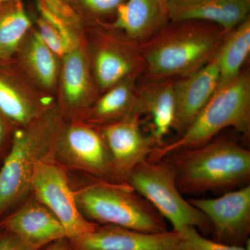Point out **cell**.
<instances>
[{
	"label": "cell",
	"mask_w": 250,
	"mask_h": 250,
	"mask_svg": "<svg viewBox=\"0 0 250 250\" xmlns=\"http://www.w3.org/2000/svg\"><path fill=\"white\" fill-rule=\"evenodd\" d=\"M30 18L21 4L0 16V59L11 57L30 29Z\"/></svg>",
	"instance_id": "603a6c76"
},
{
	"label": "cell",
	"mask_w": 250,
	"mask_h": 250,
	"mask_svg": "<svg viewBox=\"0 0 250 250\" xmlns=\"http://www.w3.org/2000/svg\"><path fill=\"white\" fill-rule=\"evenodd\" d=\"M250 52V18L228 32L214 56L219 70L218 85L236 78Z\"/></svg>",
	"instance_id": "ffe728a7"
},
{
	"label": "cell",
	"mask_w": 250,
	"mask_h": 250,
	"mask_svg": "<svg viewBox=\"0 0 250 250\" xmlns=\"http://www.w3.org/2000/svg\"><path fill=\"white\" fill-rule=\"evenodd\" d=\"M94 42L93 69L95 84L106 91L125 79L145 72L140 45L124 34L99 31Z\"/></svg>",
	"instance_id": "30bf717a"
},
{
	"label": "cell",
	"mask_w": 250,
	"mask_h": 250,
	"mask_svg": "<svg viewBox=\"0 0 250 250\" xmlns=\"http://www.w3.org/2000/svg\"><path fill=\"white\" fill-rule=\"evenodd\" d=\"M228 127L234 128L246 136L250 134V75L247 70L228 83L218 85L180 137L169 144L154 147L148 159L159 161L176 151L200 147Z\"/></svg>",
	"instance_id": "277c9868"
},
{
	"label": "cell",
	"mask_w": 250,
	"mask_h": 250,
	"mask_svg": "<svg viewBox=\"0 0 250 250\" xmlns=\"http://www.w3.org/2000/svg\"><path fill=\"white\" fill-rule=\"evenodd\" d=\"M166 157L175 169L179 190L184 193L228 191L248 185L250 180V152L233 141H210Z\"/></svg>",
	"instance_id": "7a4b0ae2"
},
{
	"label": "cell",
	"mask_w": 250,
	"mask_h": 250,
	"mask_svg": "<svg viewBox=\"0 0 250 250\" xmlns=\"http://www.w3.org/2000/svg\"><path fill=\"white\" fill-rule=\"evenodd\" d=\"M172 22L211 23L229 32L250 17V0H167Z\"/></svg>",
	"instance_id": "4fadbf2b"
},
{
	"label": "cell",
	"mask_w": 250,
	"mask_h": 250,
	"mask_svg": "<svg viewBox=\"0 0 250 250\" xmlns=\"http://www.w3.org/2000/svg\"><path fill=\"white\" fill-rule=\"evenodd\" d=\"M4 125H3L2 122L0 119V146H1V143H2L3 139H4Z\"/></svg>",
	"instance_id": "f1b7e54d"
},
{
	"label": "cell",
	"mask_w": 250,
	"mask_h": 250,
	"mask_svg": "<svg viewBox=\"0 0 250 250\" xmlns=\"http://www.w3.org/2000/svg\"><path fill=\"white\" fill-rule=\"evenodd\" d=\"M72 10L98 18L116 14L125 0H62Z\"/></svg>",
	"instance_id": "d4e9b609"
},
{
	"label": "cell",
	"mask_w": 250,
	"mask_h": 250,
	"mask_svg": "<svg viewBox=\"0 0 250 250\" xmlns=\"http://www.w3.org/2000/svg\"><path fill=\"white\" fill-rule=\"evenodd\" d=\"M127 184L170 222L174 231L190 226L205 234L212 233L207 217L182 197L175 169L167 157L143 161L130 174Z\"/></svg>",
	"instance_id": "8992f818"
},
{
	"label": "cell",
	"mask_w": 250,
	"mask_h": 250,
	"mask_svg": "<svg viewBox=\"0 0 250 250\" xmlns=\"http://www.w3.org/2000/svg\"><path fill=\"white\" fill-rule=\"evenodd\" d=\"M9 1V0H0V3L4 2V1Z\"/></svg>",
	"instance_id": "f546056e"
},
{
	"label": "cell",
	"mask_w": 250,
	"mask_h": 250,
	"mask_svg": "<svg viewBox=\"0 0 250 250\" xmlns=\"http://www.w3.org/2000/svg\"><path fill=\"white\" fill-rule=\"evenodd\" d=\"M174 82L167 79L150 83L138 91V103L143 115L151 120L152 137L156 147L163 145V140L173 129L176 115Z\"/></svg>",
	"instance_id": "ac0fdd59"
},
{
	"label": "cell",
	"mask_w": 250,
	"mask_h": 250,
	"mask_svg": "<svg viewBox=\"0 0 250 250\" xmlns=\"http://www.w3.org/2000/svg\"><path fill=\"white\" fill-rule=\"evenodd\" d=\"M57 57L35 31L24 47L23 61L36 82L43 88H51L55 84L58 75Z\"/></svg>",
	"instance_id": "7402d4cb"
},
{
	"label": "cell",
	"mask_w": 250,
	"mask_h": 250,
	"mask_svg": "<svg viewBox=\"0 0 250 250\" xmlns=\"http://www.w3.org/2000/svg\"><path fill=\"white\" fill-rule=\"evenodd\" d=\"M138 77L125 79L106 90L89 109L88 120L92 124L104 126L134 114L143 116L138 103L136 80Z\"/></svg>",
	"instance_id": "d6986e66"
},
{
	"label": "cell",
	"mask_w": 250,
	"mask_h": 250,
	"mask_svg": "<svg viewBox=\"0 0 250 250\" xmlns=\"http://www.w3.org/2000/svg\"><path fill=\"white\" fill-rule=\"evenodd\" d=\"M227 34L200 21L166 24L140 45L144 72L157 80L190 75L214 57Z\"/></svg>",
	"instance_id": "6da1fadb"
},
{
	"label": "cell",
	"mask_w": 250,
	"mask_h": 250,
	"mask_svg": "<svg viewBox=\"0 0 250 250\" xmlns=\"http://www.w3.org/2000/svg\"><path fill=\"white\" fill-rule=\"evenodd\" d=\"M39 33L48 48L57 57H63L78 45H74L43 18L38 21Z\"/></svg>",
	"instance_id": "484cf974"
},
{
	"label": "cell",
	"mask_w": 250,
	"mask_h": 250,
	"mask_svg": "<svg viewBox=\"0 0 250 250\" xmlns=\"http://www.w3.org/2000/svg\"><path fill=\"white\" fill-rule=\"evenodd\" d=\"M74 250H182L177 231L146 233L116 225H98L68 239Z\"/></svg>",
	"instance_id": "7c38bea8"
},
{
	"label": "cell",
	"mask_w": 250,
	"mask_h": 250,
	"mask_svg": "<svg viewBox=\"0 0 250 250\" xmlns=\"http://www.w3.org/2000/svg\"><path fill=\"white\" fill-rule=\"evenodd\" d=\"M188 202L208 219L215 241L236 246H245L250 241V184L216 198H192Z\"/></svg>",
	"instance_id": "9c48e42d"
},
{
	"label": "cell",
	"mask_w": 250,
	"mask_h": 250,
	"mask_svg": "<svg viewBox=\"0 0 250 250\" xmlns=\"http://www.w3.org/2000/svg\"><path fill=\"white\" fill-rule=\"evenodd\" d=\"M141 117L132 115L100 130L111 156L113 182L127 183L135 167L147 160L156 147L152 136L143 132Z\"/></svg>",
	"instance_id": "8fae6325"
},
{
	"label": "cell",
	"mask_w": 250,
	"mask_h": 250,
	"mask_svg": "<svg viewBox=\"0 0 250 250\" xmlns=\"http://www.w3.org/2000/svg\"><path fill=\"white\" fill-rule=\"evenodd\" d=\"M62 57V95L65 107L70 113L86 109L93 103L95 97L86 54L77 47Z\"/></svg>",
	"instance_id": "e0dca14e"
},
{
	"label": "cell",
	"mask_w": 250,
	"mask_h": 250,
	"mask_svg": "<svg viewBox=\"0 0 250 250\" xmlns=\"http://www.w3.org/2000/svg\"><path fill=\"white\" fill-rule=\"evenodd\" d=\"M74 192L79 210L92 223L146 233L167 231L165 219L127 183L98 179Z\"/></svg>",
	"instance_id": "5b68a950"
},
{
	"label": "cell",
	"mask_w": 250,
	"mask_h": 250,
	"mask_svg": "<svg viewBox=\"0 0 250 250\" xmlns=\"http://www.w3.org/2000/svg\"><path fill=\"white\" fill-rule=\"evenodd\" d=\"M44 250H74L68 238H64L46 246Z\"/></svg>",
	"instance_id": "83f0119b"
},
{
	"label": "cell",
	"mask_w": 250,
	"mask_h": 250,
	"mask_svg": "<svg viewBox=\"0 0 250 250\" xmlns=\"http://www.w3.org/2000/svg\"><path fill=\"white\" fill-rule=\"evenodd\" d=\"M177 232L180 235L182 250H250V241L246 243V248L230 246L208 239L193 227H187Z\"/></svg>",
	"instance_id": "cb8c5ba5"
},
{
	"label": "cell",
	"mask_w": 250,
	"mask_h": 250,
	"mask_svg": "<svg viewBox=\"0 0 250 250\" xmlns=\"http://www.w3.org/2000/svg\"><path fill=\"white\" fill-rule=\"evenodd\" d=\"M219 70L213 57L198 70L174 82L176 115L173 129L182 134L218 86Z\"/></svg>",
	"instance_id": "5bb4252c"
},
{
	"label": "cell",
	"mask_w": 250,
	"mask_h": 250,
	"mask_svg": "<svg viewBox=\"0 0 250 250\" xmlns=\"http://www.w3.org/2000/svg\"><path fill=\"white\" fill-rule=\"evenodd\" d=\"M0 226L38 250L67 238L57 217L35 198L4 219Z\"/></svg>",
	"instance_id": "9a60e30c"
},
{
	"label": "cell",
	"mask_w": 250,
	"mask_h": 250,
	"mask_svg": "<svg viewBox=\"0 0 250 250\" xmlns=\"http://www.w3.org/2000/svg\"><path fill=\"white\" fill-rule=\"evenodd\" d=\"M62 125L58 108L14 133L12 145L0 170V215L30 191L36 166L53 159L54 147Z\"/></svg>",
	"instance_id": "3957f363"
},
{
	"label": "cell",
	"mask_w": 250,
	"mask_h": 250,
	"mask_svg": "<svg viewBox=\"0 0 250 250\" xmlns=\"http://www.w3.org/2000/svg\"><path fill=\"white\" fill-rule=\"evenodd\" d=\"M53 159L65 167L82 171L99 180L113 182L107 146L100 131L90 125L74 123L62 126Z\"/></svg>",
	"instance_id": "ba28073f"
},
{
	"label": "cell",
	"mask_w": 250,
	"mask_h": 250,
	"mask_svg": "<svg viewBox=\"0 0 250 250\" xmlns=\"http://www.w3.org/2000/svg\"><path fill=\"white\" fill-rule=\"evenodd\" d=\"M31 190L34 198L57 217L68 239L90 232L98 226L79 210L65 167L54 159L42 161L36 166Z\"/></svg>",
	"instance_id": "52a82bcc"
},
{
	"label": "cell",
	"mask_w": 250,
	"mask_h": 250,
	"mask_svg": "<svg viewBox=\"0 0 250 250\" xmlns=\"http://www.w3.org/2000/svg\"><path fill=\"white\" fill-rule=\"evenodd\" d=\"M167 0H125L116 12L113 28L141 45L166 24Z\"/></svg>",
	"instance_id": "2e32d148"
},
{
	"label": "cell",
	"mask_w": 250,
	"mask_h": 250,
	"mask_svg": "<svg viewBox=\"0 0 250 250\" xmlns=\"http://www.w3.org/2000/svg\"><path fill=\"white\" fill-rule=\"evenodd\" d=\"M46 105L0 77V112L10 121L27 126L48 111Z\"/></svg>",
	"instance_id": "44dd1931"
},
{
	"label": "cell",
	"mask_w": 250,
	"mask_h": 250,
	"mask_svg": "<svg viewBox=\"0 0 250 250\" xmlns=\"http://www.w3.org/2000/svg\"><path fill=\"white\" fill-rule=\"evenodd\" d=\"M0 250H41L33 248L16 235L8 232L0 238Z\"/></svg>",
	"instance_id": "4316f807"
}]
</instances>
